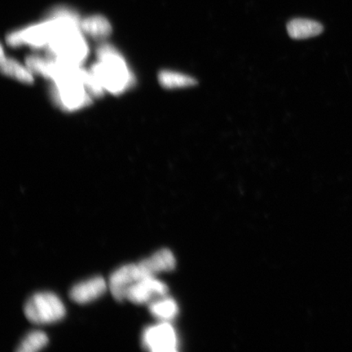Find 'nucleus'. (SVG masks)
<instances>
[{
	"instance_id": "9",
	"label": "nucleus",
	"mask_w": 352,
	"mask_h": 352,
	"mask_svg": "<svg viewBox=\"0 0 352 352\" xmlns=\"http://www.w3.org/2000/svg\"><path fill=\"white\" fill-rule=\"evenodd\" d=\"M323 30V25L320 22L310 19H293L287 24L288 34L294 39H306L318 36Z\"/></svg>"
},
{
	"instance_id": "3",
	"label": "nucleus",
	"mask_w": 352,
	"mask_h": 352,
	"mask_svg": "<svg viewBox=\"0 0 352 352\" xmlns=\"http://www.w3.org/2000/svg\"><path fill=\"white\" fill-rule=\"evenodd\" d=\"M56 32L54 19L50 17L41 23L28 26L8 35L7 43L11 47L28 45L33 48L47 47L52 41Z\"/></svg>"
},
{
	"instance_id": "11",
	"label": "nucleus",
	"mask_w": 352,
	"mask_h": 352,
	"mask_svg": "<svg viewBox=\"0 0 352 352\" xmlns=\"http://www.w3.org/2000/svg\"><path fill=\"white\" fill-rule=\"evenodd\" d=\"M1 72L6 76L16 79L23 83L34 82L33 73L28 68V66L21 65L19 61L10 57L4 56L2 48L1 52Z\"/></svg>"
},
{
	"instance_id": "6",
	"label": "nucleus",
	"mask_w": 352,
	"mask_h": 352,
	"mask_svg": "<svg viewBox=\"0 0 352 352\" xmlns=\"http://www.w3.org/2000/svg\"><path fill=\"white\" fill-rule=\"evenodd\" d=\"M142 279L138 264H126L116 272L109 278V288L117 301L126 299L127 293L131 286Z\"/></svg>"
},
{
	"instance_id": "1",
	"label": "nucleus",
	"mask_w": 352,
	"mask_h": 352,
	"mask_svg": "<svg viewBox=\"0 0 352 352\" xmlns=\"http://www.w3.org/2000/svg\"><path fill=\"white\" fill-rule=\"evenodd\" d=\"M96 54L98 61L91 66L90 72L105 91L120 95L135 85L133 74L116 47L108 43L101 44Z\"/></svg>"
},
{
	"instance_id": "14",
	"label": "nucleus",
	"mask_w": 352,
	"mask_h": 352,
	"mask_svg": "<svg viewBox=\"0 0 352 352\" xmlns=\"http://www.w3.org/2000/svg\"><path fill=\"white\" fill-rule=\"evenodd\" d=\"M25 65L33 74L50 79L54 76L55 60L50 56L30 55L26 57Z\"/></svg>"
},
{
	"instance_id": "2",
	"label": "nucleus",
	"mask_w": 352,
	"mask_h": 352,
	"mask_svg": "<svg viewBox=\"0 0 352 352\" xmlns=\"http://www.w3.org/2000/svg\"><path fill=\"white\" fill-rule=\"evenodd\" d=\"M24 311L26 318L36 324L58 322L65 316L64 303L52 292L34 294L26 302Z\"/></svg>"
},
{
	"instance_id": "7",
	"label": "nucleus",
	"mask_w": 352,
	"mask_h": 352,
	"mask_svg": "<svg viewBox=\"0 0 352 352\" xmlns=\"http://www.w3.org/2000/svg\"><path fill=\"white\" fill-rule=\"evenodd\" d=\"M107 289V281L103 277L94 276L74 285L70 290L69 296L74 302L86 305L102 296Z\"/></svg>"
},
{
	"instance_id": "8",
	"label": "nucleus",
	"mask_w": 352,
	"mask_h": 352,
	"mask_svg": "<svg viewBox=\"0 0 352 352\" xmlns=\"http://www.w3.org/2000/svg\"><path fill=\"white\" fill-rule=\"evenodd\" d=\"M138 264L142 278H144L155 276L162 272L173 270L175 267V258L170 250L162 249Z\"/></svg>"
},
{
	"instance_id": "12",
	"label": "nucleus",
	"mask_w": 352,
	"mask_h": 352,
	"mask_svg": "<svg viewBox=\"0 0 352 352\" xmlns=\"http://www.w3.org/2000/svg\"><path fill=\"white\" fill-rule=\"evenodd\" d=\"M158 82L166 89H177V88H186L197 85L195 78L167 69L162 70L158 74Z\"/></svg>"
},
{
	"instance_id": "4",
	"label": "nucleus",
	"mask_w": 352,
	"mask_h": 352,
	"mask_svg": "<svg viewBox=\"0 0 352 352\" xmlns=\"http://www.w3.org/2000/svg\"><path fill=\"white\" fill-rule=\"evenodd\" d=\"M142 343L145 349L153 352H173L178 346L177 336L167 321L145 329Z\"/></svg>"
},
{
	"instance_id": "13",
	"label": "nucleus",
	"mask_w": 352,
	"mask_h": 352,
	"mask_svg": "<svg viewBox=\"0 0 352 352\" xmlns=\"http://www.w3.org/2000/svg\"><path fill=\"white\" fill-rule=\"evenodd\" d=\"M164 297L154 299L149 303L148 309L154 318L167 321L174 319L177 315L178 306L174 299Z\"/></svg>"
},
{
	"instance_id": "15",
	"label": "nucleus",
	"mask_w": 352,
	"mask_h": 352,
	"mask_svg": "<svg viewBox=\"0 0 352 352\" xmlns=\"http://www.w3.org/2000/svg\"><path fill=\"white\" fill-rule=\"evenodd\" d=\"M48 338L43 331L30 332L21 341L17 351L20 352H34L41 351L47 345Z\"/></svg>"
},
{
	"instance_id": "5",
	"label": "nucleus",
	"mask_w": 352,
	"mask_h": 352,
	"mask_svg": "<svg viewBox=\"0 0 352 352\" xmlns=\"http://www.w3.org/2000/svg\"><path fill=\"white\" fill-rule=\"evenodd\" d=\"M168 288L155 276L144 277L131 286L126 299L135 305L151 303L155 298L164 297Z\"/></svg>"
},
{
	"instance_id": "10",
	"label": "nucleus",
	"mask_w": 352,
	"mask_h": 352,
	"mask_svg": "<svg viewBox=\"0 0 352 352\" xmlns=\"http://www.w3.org/2000/svg\"><path fill=\"white\" fill-rule=\"evenodd\" d=\"M80 28L82 33L95 39L107 38L112 32L109 21L101 16L87 17L80 22Z\"/></svg>"
}]
</instances>
